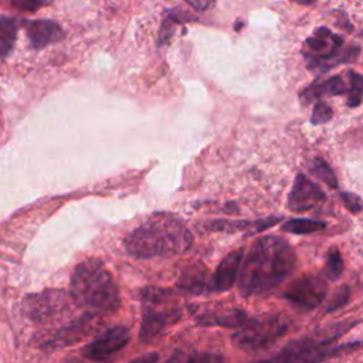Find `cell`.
I'll list each match as a JSON object with an SVG mask.
<instances>
[{"instance_id":"obj_12","label":"cell","mask_w":363,"mask_h":363,"mask_svg":"<svg viewBox=\"0 0 363 363\" xmlns=\"http://www.w3.org/2000/svg\"><path fill=\"white\" fill-rule=\"evenodd\" d=\"M244 257V250L238 248L223 258L210 279V291L224 292L228 291L240 272V265Z\"/></svg>"},{"instance_id":"obj_30","label":"cell","mask_w":363,"mask_h":363,"mask_svg":"<svg viewBox=\"0 0 363 363\" xmlns=\"http://www.w3.org/2000/svg\"><path fill=\"white\" fill-rule=\"evenodd\" d=\"M292 1H296V3H301V4H311L313 0H292Z\"/></svg>"},{"instance_id":"obj_7","label":"cell","mask_w":363,"mask_h":363,"mask_svg":"<svg viewBox=\"0 0 363 363\" xmlns=\"http://www.w3.org/2000/svg\"><path fill=\"white\" fill-rule=\"evenodd\" d=\"M328 292V282L319 275H303L292 281L285 292L284 298L303 311H312L318 308Z\"/></svg>"},{"instance_id":"obj_2","label":"cell","mask_w":363,"mask_h":363,"mask_svg":"<svg viewBox=\"0 0 363 363\" xmlns=\"http://www.w3.org/2000/svg\"><path fill=\"white\" fill-rule=\"evenodd\" d=\"M191 242L193 235L184 223L169 213L150 216L125 238L126 251L143 259L184 252Z\"/></svg>"},{"instance_id":"obj_13","label":"cell","mask_w":363,"mask_h":363,"mask_svg":"<svg viewBox=\"0 0 363 363\" xmlns=\"http://www.w3.org/2000/svg\"><path fill=\"white\" fill-rule=\"evenodd\" d=\"M199 325L206 326H224V328H238L247 320L245 311L240 308H210L204 311L193 312Z\"/></svg>"},{"instance_id":"obj_10","label":"cell","mask_w":363,"mask_h":363,"mask_svg":"<svg viewBox=\"0 0 363 363\" xmlns=\"http://www.w3.org/2000/svg\"><path fill=\"white\" fill-rule=\"evenodd\" d=\"M326 194L320 190V187L308 179L305 174H296L292 189L288 194V208L295 213H302L311 210L325 201Z\"/></svg>"},{"instance_id":"obj_31","label":"cell","mask_w":363,"mask_h":363,"mask_svg":"<svg viewBox=\"0 0 363 363\" xmlns=\"http://www.w3.org/2000/svg\"><path fill=\"white\" fill-rule=\"evenodd\" d=\"M241 26H244V23H242L241 20H238V21H237V24H235V31H238V30L241 28Z\"/></svg>"},{"instance_id":"obj_16","label":"cell","mask_w":363,"mask_h":363,"mask_svg":"<svg viewBox=\"0 0 363 363\" xmlns=\"http://www.w3.org/2000/svg\"><path fill=\"white\" fill-rule=\"evenodd\" d=\"M17 24L13 17L0 16V57H7L14 45Z\"/></svg>"},{"instance_id":"obj_28","label":"cell","mask_w":363,"mask_h":363,"mask_svg":"<svg viewBox=\"0 0 363 363\" xmlns=\"http://www.w3.org/2000/svg\"><path fill=\"white\" fill-rule=\"evenodd\" d=\"M159 360V353L156 352H149L145 354H140L138 357H135L133 360L128 362V363H157Z\"/></svg>"},{"instance_id":"obj_24","label":"cell","mask_w":363,"mask_h":363,"mask_svg":"<svg viewBox=\"0 0 363 363\" xmlns=\"http://www.w3.org/2000/svg\"><path fill=\"white\" fill-rule=\"evenodd\" d=\"M340 199L350 213L357 214L363 210V200L357 194L350 191H340Z\"/></svg>"},{"instance_id":"obj_19","label":"cell","mask_w":363,"mask_h":363,"mask_svg":"<svg viewBox=\"0 0 363 363\" xmlns=\"http://www.w3.org/2000/svg\"><path fill=\"white\" fill-rule=\"evenodd\" d=\"M311 173H313L318 179H320L323 183H326L330 189H336L337 187V179L335 172L332 170V167L320 157H316L312 160L311 166H309Z\"/></svg>"},{"instance_id":"obj_15","label":"cell","mask_w":363,"mask_h":363,"mask_svg":"<svg viewBox=\"0 0 363 363\" xmlns=\"http://www.w3.org/2000/svg\"><path fill=\"white\" fill-rule=\"evenodd\" d=\"M207 269L203 265H187L179 277V288L190 294H204L210 291V281H207Z\"/></svg>"},{"instance_id":"obj_23","label":"cell","mask_w":363,"mask_h":363,"mask_svg":"<svg viewBox=\"0 0 363 363\" xmlns=\"http://www.w3.org/2000/svg\"><path fill=\"white\" fill-rule=\"evenodd\" d=\"M328 94L326 91V81H315L312 85H309L302 94H301V99L303 101V104H309L311 101L320 98L322 95Z\"/></svg>"},{"instance_id":"obj_29","label":"cell","mask_w":363,"mask_h":363,"mask_svg":"<svg viewBox=\"0 0 363 363\" xmlns=\"http://www.w3.org/2000/svg\"><path fill=\"white\" fill-rule=\"evenodd\" d=\"M196 10H207L210 9L216 0H184Z\"/></svg>"},{"instance_id":"obj_20","label":"cell","mask_w":363,"mask_h":363,"mask_svg":"<svg viewBox=\"0 0 363 363\" xmlns=\"http://www.w3.org/2000/svg\"><path fill=\"white\" fill-rule=\"evenodd\" d=\"M343 272V259L342 255L339 252V250L332 248L328 252L326 257V262H325V275L329 279H336L340 277V274Z\"/></svg>"},{"instance_id":"obj_22","label":"cell","mask_w":363,"mask_h":363,"mask_svg":"<svg viewBox=\"0 0 363 363\" xmlns=\"http://www.w3.org/2000/svg\"><path fill=\"white\" fill-rule=\"evenodd\" d=\"M332 115H333V111L332 108L323 102V101H319L315 104L313 106V112H312V116H311V122L313 125H319V123H325L328 121L332 119Z\"/></svg>"},{"instance_id":"obj_4","label":"cell","mask_w":363,"mask_h":363,"mask_svg":"<svg viewBox=\"0 0 363 363\" xmlns=\"http://www.w3.org/2000/svg\"><path fill=\"white\" fill-rule=\"evenodd\" d=\"M354 323L345 325L329 336H302L286 343L271 359L259 363H322L356 349L360 342H340Z\"/></svg>"},{"instance_id":"obj_21","label":"cell","mask_w":363,"mask_h":363,"mask_svg":"<svg viewBox=\"0 0 363 363\" xmlns=\"http://www.w3.org/2000/svg\"><path fill=\"white\" fill-rule=\"evenodd\" d=\"M350 79V91L347 94V105L357 106L363 96V77L356 72H349Z\"/></svg>"},{"instance_id":"obj_17","label":"cell","mask_w":363,"mask_h":363,"mask_svg":"<svg viewBox=\"0 0 363 363\" xmlns=\"http://www.w3.org/2000/svg\"><path fill=\"white\" fill-rule=\"evenodd\" d=\"M325 227H326V223L323 221L311 220V218H291L282 224L281 230L292 234H311V233L323 230Z\"/></svg>"},{"instance_id":"obj_14","label":"cell","mask_w":363,"mask_h":363,"mask_svg":"<svg viewBox=\"0 0 363 363\" xmlns=\"http://www.w3.org/2000/svg\"><path fill=\"white\" fill-rule=\"evenodd\" d=\"M282 217H268L261 220H213L207 224L208 230L213 231H225V233H235L241 230H248V234L261 233L274 224H277Z\"/></svg>"},{"instance_id":"obj_3","label":"cell","mask_w":363,"mask_h":363,"mask_svg":"<svg viewBox=\"0 0 363 363\" xmlns=\"http://www.w3.org/2000/svg\"><path fill=\"white\" fill-rule=\"evenodd\" d=\"M69 295L72 301L91 312H113L121 303L112 275L98 259H86L75 267Z\"/></svg>"},{"instance_id":"obj_18","label":"cell","mask_w":363,"mask_h":363,"mask_svg":"<svg viewBox=\"0 0 363 363\" xmlns=\"http://www.w3.org/2000/svg\"><path fill=\"white\" fill-rule=\"evenodd\" d=\"M164 363H223V356L210 352H199L190 354L176 352Z\"/></svg>"},{"instance_id":"obj_8","label":"cell","mask_w":363,"mask_h":363,"mask_svg":"<svg viewBox=\"0 0 363 363\" xmlns=\"http://www.w3.org/2000/svg\"><path fill=\"white\" fill-rule=\"evenodd\" d=\"M129 342V330L125 326H113L99 335L82 349V354L95 362H102L119 352Z\"/></svg>"},{"instance_id":"obj_1","label":"cell","mask_w":363,"mask_h":363,"mask_svg":"<svg viewBox=\"0 0 363 363\" xmlns=\"http://www.w3.org/2000/svg\"><path fill=\"white\" fill-rule=\"evenodd\" d=\"M238 272L242 296H254L279 285L295 268L292 247L278 235H264L251 245Z\"/></svg>"},{"instance_id":"obj_5","label":"cell","mask_w":363,"mask_h":363,"mask_svg":"<svg viewBox=\"0 0 363 363\" xmlns=\"http://www.w3.org/2000/svg\"><path fill=\"white\" fill-rule=\"evenodd\" d=\"M140 339L145 342L153 340L157 335L179 322L182 318V308L170 289L143 288L140 291Z\"/></svg>"},{"instance_id":"obj_6","label":"cell","mask_w":363,"mask_h":363,"mask_svg":"<svg viewBox=\"0 0 363 363\" xmlns=\"http://www.w3.org/2000/svg\"><path fill=\"white\" fill-rule=\"evenodd\" d=\"M288 320L278 313H261L247 319L233 333L235 346L244 350H257L274 343L288 330Z\"/></svg>"},{"instance_id":"obj_32","label":"cell","mask_w":363,"mask_h":363,"mask_svg":"<svg viewBox=\"0 0 363 363\" xmlns=\"http://www.w3.org/2000/svg\"><path fill=\"white\" fill-rule=\"evenodd\" d=\"M65 363H85V362L78 360V359H72V360H68V362H65Z\"/></svg>"},{"instance_id":"obj_11","label":"cell","mask_w":363,"mask_h":363,"mask_svg":"<svg viewBox=\"0 0 363 363\" xmlns=\"http://www.w3.org/2000/svg\"><path fill=\"white\" fill-rule=\"evenodd\" d=\"M24 30L31 48L40 50L64 38V30L52 20H28Z\"/></svg>"},{"instance_id":"obj_9","label":"cell","mask_w":363,"mask_h":363,"mask_svg":"<svg viewBox=\"0 0 363 363\" xmlns=\"http://www.w3.org/2000/svg\"><path fill=\"white\" fill-rule=\"evenodd\" d=\"M71 295L62 291H45L26 301V312L33 320L50 319L62 313Z\"/></svg>"},{"instance_id":"obj_27","label":"cell","mask_w":363,"mask_h":363,"mask_svg":"<svg viewBox=\"0 0 363 363\" xmlns=\"http://www.w3.org/2000/svg\"><path fill=\"white\" fill-rule=\"evenodd\" d=\"M326 91L330 95H342L346 92V84L343 82V79L339 75L332 77L326 81Z\"/></svg>"},{"instance_id":"obj_26","label":"cell","mask_w":363,"mask_h":363,"mask_svg":"<svg viewBox=\"0 0 363 363\" xmlns=\"http://www.w3.org/2000/svg\"><path fill=\"white\" fill-rule=\"evenodd\" d=\"M10 3L23 11H37L50 3V0H10Z\"/></svg>"},{"instance_id":"obj_25","label":"cell","mask_w":363,"mask_h":363,"mask_svg":"<svg viewBox=\"0 0 363 363\" xmlns=\"http://www.w3.org/2000/svg\"><path fill=\"white\" fill-rule=\"evenodd\" d=\"M349 294H350V291H349V288H347L346 285L340 286V288L333 294V296H332V299H330V303H329V306H328V311L330 312V311L339 309V308H342L345 303H347V301H349Z\"/></svg>"}]
</instances>
